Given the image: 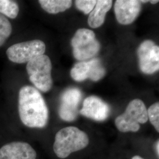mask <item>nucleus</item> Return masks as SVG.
<instances>
[{"instance_id": "12", "label": "nucleus", "mask_w": 159, "mask_h": 159, "mask_svg": "<svg viewBox=\"0 0 159 159\" xmlns=\"http://www.w3.org/2000/svg\"><path fill=\"white\" fill-rule=\"evenodd\" d=\"M37 153L27 143L14 142L0 148V159H36Z\"/></svg>"}, {"instance_id": "17", "label": "nucleus", "mask_w": 159, "mask_h": 159, "mask_svg": "<svg viewBox=\"0 0 159 159\" xmlns=\"http://www.w3.org/2000/svg\"><path fill=\"white\" fill-rule=\"evenodd\" d=\"M148 119L153 125L156 130L159 132V103L155 102L148 110Z\"/></svg>"}, {"instance_id": "18", "label": "nucleus", "mask_w": 159, "mask_h": 159, "mask_svg": "<svg viewBox=\"0 0 159 159\" xmlns=\"http://www.w3.org/2000/svg\"><path fill=\"white\" fill-rule=\"evenodd\" d=\"M96 2L97 1L95 0H77L75 1L77 8L85 14H89L93 11Z\"/></svg>"}, {"instance_id": "16", "label": "nucleus", "mask_w": 159, "mask_h": 159, "mask_svg": "<svg viewBox=\"0 0 159 159\" xmlns=\"http://www.w3.org/2000/svg\"><path fill=\"white\" fill-rule=\"evenodd\" d=\"M11 32V23L6 17L0 14V47L5 43Z\"/></svg>"}, {"instance_id": "19", "label": "nucleus", "mask_w": 159, "mask_h": 159, "mask_svg": "<svg viewBox=\"0 0 159 159\" xmlns=\"http://www.w3.org/2000/svg\"><path fill=\"white\" fill-rule=\"evenodd\" d=\"M159 140H157V142L156 143V153L157 154V156H159Z\"/></svg>"}, {"instance_id": "9", "label": "nucleus", "mask_w": 159, "mask_h": 159, "mask_svg": "<svg viewBox=\"0 0 159 159\" xmlns=\"http://www.w3.org/2000/svg\"><path fill=\"white\" fill-rule=\"evenodd\" d=\"M82 99V93L79 89L69 88L63 92L58 114L64 121L71 122L77 119L79 114V106Z\"/></svg>"}, {"instance_id": "5", "label": "nucleus", "mask_w": 159, "mask_h": 159, "mask_svg": "<svg viewBox=\"0 0 159 159\" xmlns=\"http://www.w3.org/2000/svg\"><path fill=\"white\" fill-rule=\"evenodd\" d=\"M71 45L74 58L81 61L96 56L100 49L94 33L89 29L78 30L71 39Z\"/></svg>"}, {"instance_id": "8", "label": "nucleus", "mask_w": 159, "mask_h": 159, "mask_svg": "<svg viewBox=\"0 0 159 159\" xmlns=\"http://www.w3.org/2000/svg\"><path fill=\"white\" fill-rule=\"evenodd\" d=\"M70 74L73 79L78 82L87 79L97 81L104 77L106 70L98 58H93L76 63L71 68Z\"/></svg>"}, {"instance_id": "21", "label": "nucleus", "mask_w": 159, "mask_h": 159, "mask_svg": "<svg viewBox=\"0 0 159 159\" xmlns=\"http://www.w3.org/2000/svg\"><path fill=\"white\" fill-rule=\"evenodd\" d=\"M150 2L153 4H157V2H159V1H157V0H152V1H150Z\"/></svg>"}, {"instance_id": "2", "label": "nucleus", "mask_w": 159, "mask_h": 159, "mask_svg": "<svg viewBox=\"0 0 159 159\" xmlns=\"http://www.w3.org/2000/svg\"><path fill=\"white\" fill-rule=\"evenodd\" d=\"M89 144V138L83 131L70 126L58 131L56 134L53 150L58 157L65 159L70 154L81 150Z\"/></svg>"}, {"instance_id": "4", "label": "nucleus", "mask_w": 159, "mask_h": 159, "mask_svg": "<svg viewBox=\"0 0 159 159\" xmlns=\"http://www.w3.org/2000/svg\"><path fill=\"white\" fill-rule=\"evenodd\" d=\"M26 69L29 79L37 89L44 93L51 90L52 64L49 57L44 54L36 57L27 63Z\"/></svg>"}, {"instance_id": "6", "label": "nucleus", "mask_w": 159, "mask_h": 159, "mask_svg": "<svg viewBox=\"0 0 159 159\" xmlns=\"http://www.w3.org/2000/svg\"><path fill=\"white\" fill-rule=\"evenodd\" d=\"M46 51L45 43L40 40H31L15 44L6 51L8 58L13 63H29Z\"/></svg>"}, {"instance_id": "15", "label": "nucleus", "mask_w": 159, "mask_h": 159, "mask_svg": "<svg viewBox=\"0 0 159 159\" xmlns=\"http://www.w3.org/2000/svg\"><path fill=\"white\" fill-rule=\"evenodd\" d=\"M19 7L16 2L10 0H0V13L11 19L17 17Z\"/></svg>"}, {"instance_id": "10", "label": "nucleus", "mask_w": 159, "mask_h": 159, "mask_svg": "<svg viewBox=\"0 0 159 159\" xmlns=\"http://www.w3.org/2000/svg\"><path fill=\"white\" fill-rule=\"evenodd\" d=\"M80 113L87 118L98 121L107 119L110 114V107L107 103L97 96L88 97L83 102Z\"/></svg>"}, {"instance_id": "1", "label": "nucleus", "mask_w": 159, "mask_h": 159, "mask_svg": "<svg viewBox=\"0 0 159 159\" xmlns=\"http://www.w3.org/2000/svg\"><path fill=\"white\" fill-rule=\"evenodd\" d=\"M18 113L21 122L30 128H44L48 121V108L41 94L35 87H22L18 94Z\"/></svg>"}, {"instance_id": "11", "label": "nucleus", "mask_w": 159, "mask_h": 159, "mask_svg": "<svg viewBox=\"0 0 159 159\" xmlns=\"http://www.w3.org/2000/svg\"><path fill=\"white\" fill-rule=\"evenodd\" d=\"M142 10V2L137 0H117L114 4V12L118 22L129 25L135 21Z\"/></svg>"}, {"instance_id": "3", "label": "nucleus", "mask_w": 159, "mask_h": 159, "mask_svg": "<svg viewBox=\"0 0 159 159\" xmlns=\"http://www.w3.org/2000/svg\"><path fill=\"white\" fill-rule=\"evenodd\" d=\"M148 120V110L141 100L135 99L129 102L124 113L115 120L117 129L123 133L137 132L141 124Z\"/></svg>"}, {"instance_id": "14", "label": "nucleus", "mask_w": 159, "mask_h": 159, "mask_svg": "<svg viewBox=\"0 0 159 159\" xmlns=\"http://www.w3.org/2000/svg\"><path fill=\"white\" fill-rule=\"evenodd\" d=\"M42 8L50 14H57L65 11L72 5L70 0H40Z\"/></svg>"}, {"instance_id": "13", "label": "nucleus", "mask_w": 159, "mask_h": 159, "mask_svg": "<svg viewBox=\"0 0 159 159\" xmlns=\"http://www.w3.org/2000/svg\"><path fill=\"white\" fill-rule=\"evenodd\" d=\"M113 1L98 0L93 11L88 18V24L93 29H97L102 26L104 22L107 12L111 9Z\"/></svg>"}, {"instance_id": "20", "label": "nucleus", "mask_w": 159, "mask_h": 159, "mask_svg": "<svg viewBox=\"0 0 159 159\" xmlns=\"http://www.w3.org/2000/svg\"><path fill=\"white\" fill-rule=\"evenodd\" d=\"M131 159H143L142 157H140V156H134V157H132Z\"/></svg>"}, {"instance_id": "7", "label": "nucleus", "mask_w": 159, "mask_h": 159, "mask_svg": "<svg viewBox=\"0 0 159 159\" xmlns=\"http://www.w3.org/2000/svg\"><path fill=\"white\" fill-rule=\"evenodd\" d=\"M139 67L143 73L152 74L159 70V47L152 40H145L137 50Z\"/></svg>"}]
</instances>
